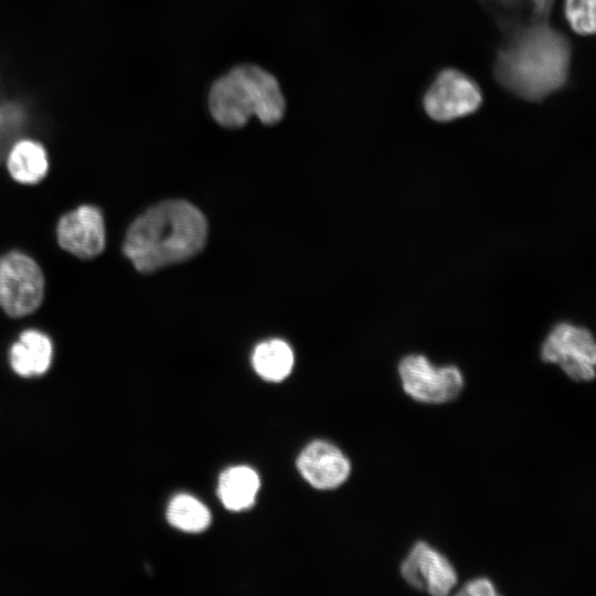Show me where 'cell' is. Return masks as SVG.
I'll list each match as a JSON object with an SVG mask.
<instances>
[{
  "label": "cell",
  "mask_w": 596,
  "mask_h": 596,
  "mask_svg": "<svg viewBox=\"0 0 596 596\" xmlns=\"http://www.w3.org/2000/svg\"><path fill=\"white\" fill-rule=\"evenodd\" d=\"M492 72L515 97L541 103L567 86L573 46L549 21L531 22L501 33Z\"/></svg>",
  "instance_id": "cell-1"
},
{
  "label": "cell",
  "mask_w": 596,
  "mask_h": 596,
  "mask_svg": "<svg viewBox=\"0 0 596 596\" xmlns=\"http://www.w3.org/2000/svg\"><path fill=\"white\" fill-rule=\"evenodd\" d=\"M206 234V220L199 209L183 200H168L130 224L123 252L137 270L153 273L198 254Z\"/></svg>",
  "instance_id": "cell-2"
},
{
  "label": "cell",
  "mask_w": 596,
  "mask_h": 596,
  "mask_svg": "<svg viewBox=\"0 0 596 596\" xmlns=\"http://www.w3.org/2000/svg\"><path fill=\"white\" fill-rule=\"evenodd\" d=\"M207 105L213 119L225 128L242 127L252 116L273 125L286 109L276 77L253 64L235 66L219 77L210 88Z\"/></svg>",
  "instance_id": "cell-3"
},
{
  "label": "cell",
  "mask_w": 596,
  "mask_h": 596,
  "mask_svg": "<svg viewBox=\"0 0 596 596\" xmlns=\"http://www.w3.org/2000/svg\"><path fill=\"white\" fill-rule=\"evenodd\" d=\"M483 102L479 84L455 67L438 71L424 92L422 106L438 123H448L476 113Z\"/></svg>",
  "instance_id": "cell-4"
},
{
  "label": "cell",
  "mask_w": 596,
  "mask_h": 596,
  "mask_svg": "<svg viewBox=\"0 0 596 596\" xmlns=\"http://www.w3.org/2000/svg\"><path fill=\"white\" fill-rule=\"evenodd\" d=\"M44 296L41 268L29 255L12 251L0 257V308L10 317L33 312Z\"/></svg>",
  "instance_id": "cell-5"
},
{
  "label": "cell",
  "mask_w": 596,
  "mask_h": 596,
  "mask_svg": "<svg viewBox=\"0 0 596 596\" xmlns=\"http://www.w3.org/2000/svg\"><path fill=\"white\" fill-rule=\"evenodd\" d=\"M541 355L545 362L558 364L575 381H589L595 376L596 344L585 328L557 324L545 339Z\"/></svg>",
  "instance_id": "cell-6"
},
{
  "label": "cell",
  "mask_w": 596,
  "mask_h": 596,
  "mask_svg": "<svg viewBox=\"0 0 596 596\" xmlns=\"http://www.w3.org/2000/svg\"><path fill=\"white\" fill-rule=\"evenodd\" d=\"M398 373L404 391L424 403L451 401L464 386L462 375L456 366L435 368L423 355L405 356L398 365Z\"/></svg>",
  "instance_id": "cell-7"
},
{
  "label": "cell",
  "mask_w": 596,
  "mask_h": 596,
  "mask_svg": "<svg viewBox=\"0 0 596 596\" xmlns=\"http://www.w3.org/2000/svg\"><path fill=\"white\" fill-rule=\"evenodd\" d=\"M56 233L61 247L79 258L95 257L105 247L104 217L93 205H81L61 216Z\"/></svg>",
  "instance_id": "cell-8"
},
{
  "label": "cell",
  "mask_w": 596,
  "mask_h": 596,
  "mask_svg": "<svg viewBox=\"0 0 596 596\" xmlns=\"http://www.w3.org/2000/svg\"><path fill=\"white\" fill-rule=\"evenodd\" d=\"M401 574L413 587L432 595H447L457 582L450 563L424 542H417L401 566Z\"/></svg>",
  "instance_id": "cell-9"
},
{
  "label": "cell",
  "mask_w": 596,
  "mask_h": 596,
  "mask_svg": "<svg viewBox=\"0 0 596 596\" xmlns=\"http://www.w3.org/2000/svg\"><path fill=\"white\" fill-rule=\"evenodd\" d=\"M297 467L302 477L315 488L332 489L350 475V462L334 445L317 440L299 455Z\"/></svg>",
  "instance_id": "cell-10"
},
{
  "label": "cell",
  "mask_w": 596,
  "mask_h": 596,
  "mask_svg": "<svg viewBox=\"0 0 596 596\" xmlns=\"http://www.w3.org/2000/svg\"><path fill=\"white\" fill-rule=\"evenodd\" d=\"M53 359L51 339L35 329L20 333L11 345L9 361L14 373L22 377L40 376L47 372Z\"/></svg>",
  "instance_id": "cell-11"
},
{
  "label": "cell",
  "mask_w": 596,
  "mask_h": 596,
  "mask_svg": "<svg viewBox=\"0 0 596 596\" xmlns=\"http://www.w3.org/2000/svg\"><path fill=\"white\" fill-rule=\"evenodd\" d=\"M492 15L501 32L514 26L549 21L554 0H478Z\"/></svg>",
  "instance_id": "cell-12"
},
{
  "label": "cell",
  "mask_w": 596,
  "mask_h": 596,
  "mask_svg": "<svg viewBox=\"0 0 596 596\" xmlns=\"http://www.w3.org/2000/svg\"><path fill=\"white\" fill-rule=\"evenodd\" d=\"M4 160L11 177L21 183H36L49 170L45 148L32 139H18L10 147Z\"/></svg>",
  "instance_id": "cell-13"
},
{
  "label": "cell",
  "mask_w": 596,
  "mask_h": 596,
  "mask_svg": "<svg viewBox=\"0 0 596 596\" xmlns=\"http://www.w3.org/2000/svg\"><path fill=\"white\" fill-rule=\"evenodd\" d=\"M258 488L257 473L249 467L236 466L220 476L217 493L225 508L240 511L254 503Z\"/></svg>",
  "instance_id": "cell-14"
},
{
  "label": "cell",
  "mask_w": 596,
  "mask_h": 596,
  "mask_svg": "<svg viewBox=\"0 0 596 596\" xmlns=\"http://www.w3.org/2000/svg\"><path fill=\"white\" fill-rule=\"evenodd\" d=\"M252 363L260 377L278 382L290 373L294 365V353L285 341L267 340L255 348Z\"/></svg>",
  "instance_id": "cell-15"
},
{
  "label": "cell",
  "mask_w": 596,
  "mask_h": 596,
  "mask_svg": "<svg viewBox=\"0 0 596 596\" xmlns=\"http://www.w3.org/2000/svg\"><path fill=\"white\" fill-rule=\"evenodd\" d=\"M169 523L185 532H201L211 521L209 509L198 499L189 494H178L167 509Z\"/></svg>",
  "instance_id": "cell-16"
},
{
  "label": "cell",
  "mask_w": 596,
  "mask_h": 596,
  "mask_svg": "<svg viewBox=\"0 0 596 596\" xmlns=\"http://www.w3.org/2000/svg\"><path fill=\"white\" fill-rule=\"evenodd\" d=\"M25 110L11 102L0 103V162L25 127Z\"/></svg>",
  "instance_id": "cell-17"
},
{
  "label": "cell",
  "mask_w": 596,
  "mask_h": 596,
  "mask_svg": "<svg viewBox=\"0 0 596 596\" xmlns=\"http://www.w3.org/2000/svg\"><path fill=\"white\" fill-rule=\"evenodd\" d=\"M564 15L576 34L595 33V0H564Z\"/></svg>",
  "instance_id": "cell-18"
},
{
  "label": "cell",
  "mask_w": 596,
  "mask_h": 596,
  "mask_svg": "<svg viewBox=\"0 0 596 596\" xmlns=\"http://www.w3.org/2000/svg\"><path fill=\"white\" fill-rule=\"evenodd\" d=\"M459 595H486L493 596L496 590L490 581L480 578L468 583L459 593Z\"/></svg>",
  "instance_id": "cell-19"
}]
</instances>
